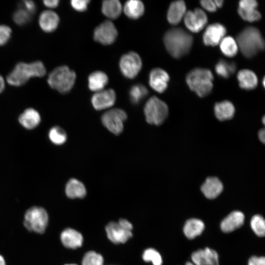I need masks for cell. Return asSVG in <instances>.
Listing matches in <instances>:
<instances>
[{"label": "cell", "mask_w": 265, "mask_h": 265, "mask_svg": "<svg viewBox=\"0 0 265 265\" xmlns=\"http://www.w3.org/2000/svg\"><path fill=\"white\" fill-rule=\"evenodd\" d=\"M248 265H265V257L252 256L248 260Z\"/></svg>", "instance_id": "cell-45"}, {"label": "cell", "mask_w": 265, "mask_h": 265, "mask_svg": "<svg viewBox=\"0 0 265 265\" xmlns=\"http://www.w3.org/2000/svg\"><path fill=\"white\" fill-rule=\"evenodd\" d=\"M20 124L26 129H33L39 124L41 117L39 112L33 108L26 109L18 118Z\"/></svg>", "instance_id": "cell-22"}, {"label": "cell", "mask_w": 265, "mask_h": 265, "mask_svg": "<svg viewBox=\"0 0 265 265\" xmlns=\"http://www.w3.org/2000/svg\"><path fill=\"white\" fill-rule=\"evenodd\" d=\"M46 73V68L42 62L37 60L30 63L19 62L7 75L6 80L9 84L20 86L31 77H41Z\"/></svg>", "instance_id": "cell-3"}, {"label": "cell", "mask_w": 265, "mask_h": 265, "mask_svg": "<svg viewBox=\"0 0 265 265\" xmlns=\"http://www.w3.org/2000/svg\"><path fill=\"white\" fill-rule=\"evenodd\" d=\"M108 82V78L104 72L97 71L91 73L88 78V88L97 92L104 89Z\"/></svg>", "instance_id": "cell-23"}, {"label": "cell", "mask_w": 265, "mask_h": 265, "mask_svg": "<svg viewBox=\"0 0 265 265\" xmlns=\"http://www.w3.org/2000/svg\"><path fill=\"white\" fill-rule=\"evenodd\" d=\"M142 62L135 52H130L123 54L119 61V68L122 75L128 79L136 77L140 71Z\"/></svg>", "instance_id": "cell-9"}, {"label": "cell", "mask_w": 265, "mask_h": 265, "mask_svg": "<svg viewBox=\"0 0 265 265\" xmlns=\"http://www.w3.org/2000/svg\"><path fill=\"white\" fill-rule=\"evenodd\" d=\"M118 35L117 28L114 24L105 21L97 26L94 31V39L97 42L105 45L114 43Z\"/></svg>", "instance_id": "cell-10"}, {"label": "cell", "mask_w": 265, "mask_h": 265, "mask_svg": "<svg viewBox=\"0 0 265 265\" xmlns=\"http://www.w3.org/2000/svg\"><path fill=\"white\" fill-rule=\"evenodd\" d=\"M250 226L254 233L259 237H265V219L260 214L252 216Z\"/></svg>", "instance_id": "cell-34"}, {"label": "cell", "mask_w": 265, "mask_h": 265, "mask_svg": "<svg viewBox=\"0 0 265 265\" xmlns=\"http://www.w3.org/2000/svg\"><path fill=\"white\" fill-rule=\"evenodd\" d=\"M11 32V29L9 26L0 25V46L5 44L8 41Z\"/></svg>", "instance_id": "cell-40"}, {"label": "cell", "mask_w": 265, "mask_h": 265, "mask_svg": "<svg viewBox=\"0 0 265 265\" xmlns=\"http://www.w3.org/2000/svg\"><path fill=\"white\" fill-rule=\"evenodd\" d=\"M38 21L39 26L43 30L51 32L57 27L59 23V17L54 11L46 10L41 13Z\"/></svg>", "instance_id": "cell-17"}, {"label": "cell", "mask_w": 265, "mask_h": 265, "mask_svg": "<svg viewBox=\"0 0 265 265\" xmlns=\"http://www.w3.org/2000/svg\"><path fill=\"white\" fill-rule=\"evenodd\" d=\"M237 66L234 62L219 59L215 65L216 73L224 79L229 78L236 71Z\"/></svg>", "instance_id": "cell-30"}, {"label": "cell", "mask_w": 265, "mask_h": 265, "mask_svg": "<svg viewBox=\"0 0 265 265\" xmlns=\"http://www.w3.org/2000/svg\"><path fill=\"white\" fill-rule=\"evenodd\" d=\"M127 118L126 112L122 109L115 108L107 110L102 116L104 126L112 133L118 135L124 128V123Z\"/></svg>", "instance_id": "cell-8"}, {"label": "cell", "mask_w": 265, "mask_h": 265, "mask_svg": "<svg viewBox=\"0 0 265 265\" xmlns=\"http://www.w3.org/2000/svg\"><path fill=\"white\" fill-rule=\"evenodd\" d=\"M103 258L94 251L87 252L83 257L82 265H103Z\"/></svg>", "instance_id": "cell-37"}, {"label": "cell", "mask_w": 265, "mask_h": 265, "mask_svg": "<svg viewBox=\"0 0 265 265\" xmlns=\"http://www.w3.org/2000/svg\"><path fill=\"white\" fill-rule=\"evenodd\" d=\"M44 4L50 8H55L58 5L59 1L58 0H45L43 1Z\"/></svg>", "instance_id": "cell-46"}, {"label": "cell", "mask_w": 265, "mask_h": 265, "mask_svg": "<svg viewBox=\"0 0 265 265\" xmlns=\"http://www.w3.org/2000/svg\"><path fill=\"white\" fill-rule=\"evenodd\" d=\"M147 88L141 84H136L131 87L129 91L131 102L133 104H138L148 94Z\"/></svg>", "instance_id": "cell-31"}, {"label": "cell", "mask_w": 265, "mask_h": 265, "mask_svg": "<svg viewBox=\"0 0 265 265\" xmlns=\"http://www.w3.org/2000/svg\"><path fill=\"white\" fill-rule=\"evenodd\" d=\"M219 45L221 52L229 57L236 55L239 50L236 40L230 36L224 37Z\"/></svg>", "instance_id": "cell-29"}, {"label": "cell", "mask_w": 265, "mask_h": 265, "mask_svg": "<svg viewBox=\"0 0 265 265\" xmlns=\"http://www.w3.org/2000/svg\"><path fill=\"white\" fill-rule=\"evenodd\" d=\"M239 86L242 89L251 90L258 85V79L252 70L244 69L239 70L237 74Z\"/></svg>", "instance_id": "cell-20"}, {"label": "cell", "mask_w": 265, "mask_h": 265, "mask_svg": "<svg viewBox=\"0 0 265 265\" xmlns=\"http://www.w3.org/2000/svg\"><path fill=\"white\" fill-rule=\"evenodd\" d=\"M207 265H219L218 255L214 250L206 247L204 249Z\"/></svg>", "instance_id": "cell-38"}, {"label": "cell", "mask_w": 265, "mask_h": 265, "mask_svg": "<svg viewBox=\"0 0 265 265\" xmlns=\"http://www.w3.org/2000/svg\"><path fill=\"white\" fill-rule=\"evenodd\" d=\"M0 265H6L5 260L1 255H0Z\"/></svg>", "instance_id": "cell-51"}, {"label": "cell", "mask_w": 265, "mask_h": 265, "mask_svg": "<svg viewBox=\"0 0 265 265\" xmlns=\"http://www.w3.org/2000/svg\"><path fill=\"white\" fill-rule=\"evenodd\" d=\"M116 98L113 89H103L95 92L91 98V103L95 109L101 110L111 107L115 102Z\"/></svg>", "instance_id": "cell-13"}, {"label": "cell", "mask_w": 265, "mask_h": 265, "mask_svg": "<svg viewBox=\"0 0 265 265\" xmlns=\"http://www.w3.org/2000/svg\"><path fill=\"white\" fill-rule=\"evenodd\" d=\"M205 229V224L200 219L191 218L185 223L183 232L186 237L189 239H193L200 235Z\"/></svg>", "instance_id": "cell-25"}, {"label": "cell", "mask_w": 265, "mask_h": 265, "mask_svg": "<svg viewBox=\"0 0 265 265\" xmlns=\"http://www.w3.org/2000/svg\"><path fill=\"white\" fill-rule=\"evenodd\" d=\"M223 184L216 177L207 178L201 187V190L206 197L212 199L216 198L222 192Z\"/></svg>", "instance_id": "cell-18"}, {"label": "cell", "mask_w": 265, "mask_h": 265, "mask_svg": "<svg viewBox=\"0 0 265 265\" xmlns=\"http://www.w3.org/2000/svg\"><path fill=\"white\" fill-rule=\"evenodd\" d=\"M227 32L226 27L220 23L209 25L203 35V41L206 46H215L219 44Z\"/></svg>", "instance_id": "cell-12"}, {"label": "cell", "mask_w": 265, "mask_h": 265, "mask_svg": "<svg viewBox=\"0 0 265 265\" xmlns=\"http://www.w3.org/2000/svg\"><path fill=\"white\" fill-rule=\"evenodd\" d=\"M60 238L64 246L72 249L81 246L83 241L81 234L71 228L64 230L61 234Z\"/></svg>", "instance_id": "cell-21"}, {"label": "cell", "mask_w": 265, "mask_h": 265, "mask_svg": "<svg viewBox=\"0 0 265 265\" xmlns=\"http://www.w3.org/2000/svg\"><path fill=\"white\" fill-rule=\"evenodd\" d=\"M144 112L148 123L159 125L167 117L168 107L164 102L156 96H152L146 103Z\"/></svg>", "instance_id": "cell-6"}, {"label": "cell", "mask_w": 265, "mask_h": 265, "mask_svg": "<svg viewBox=\"0 0 265 265\" xmlns=\"http://www.w3.org/2000/svg\"><path fill=\"white\" fill-rule=\"evenodd\" d=\"M19 5L23 7L32 14L34 15L36 11V5L31 0H24L20 2Z\"/></svg>", "instance_id": "cell-43"}, {"label": "cell", "mask_w": 265, "mask_h": 265, "mask_svg": "<svg viewBox=\"0 0 265 265\" xmlns=\"http://www.w3.org/2000/svg\"><path fill=\"white\" fill-rule=\"evenodd\" d=\"M4 80L3 77L0 75V93L4 90Z\"/></svg>", "instance_id": "cell-49"}, {"label": "cell", "mask_w": 265, "mask_h": 265, "mask_svg": "<svg viewBox=\"0 0 265 265\" xmlns=\"http://www.w3.org/2000/svg\"><path fill=\"white\" fill-rule=\"evenodd\" d=\"M33 15L26 9L19 5L13 14L12 18L16 24L22 26L29 23Z\"/></svg>", "instance_id": "cell-33"}, {"label": "cell", "mask_w": 265, "mask_h": 265, "mask_svg": "<svg viewBox=\"0 0 265 265\" xmlns=\"http://www.w3.org/2000/svg\"><path fill=\"white\" fill-rule=\"evenodd\" d=\"M217 8H220L222 6L224 1L222 0H214Z\"/></svg>", "instance_id": "cell-50"}, {"label": "cell", "mask_w": 265, "mask_h": 265, "mask_svg": "<svg viewBox=\"0 0 265 265\" xmlns=\"http://www.w3.org/2000/svg\"><path fill=\"white\" fill-rule=\"evenodd\" d=\"M238 49L247 58H251L265 50V40L256 27L248 26L237 35Z\"/></svg>", "instance_id": "cell-2"}, {"label": "cell", "mask_w": 265, "mask_h": 265, "mask_svg": "<svg viewBox=\"0 0 265 265\" xmlns=\"http://www.w3.org/2000/svg\"><path fill=\"white\" fill-rule=\"evenodd\" d=\"M125 14L131 19L141 17L145 10L143 2L139 0H130L125 2L123 8Z\"/></svg>", "instance_id": "cell-27"}, {"label": "cell", "mask_w": 265, "mask_h": 265, "mask_svg": "<svg viewBox=\"0 0 265 265\" xmlns=\"http://www.w3.org/2000/svg\"><path fill=\"white\" fill-rule=\"evenodd\" d=\"M200 3L204 9L210 12H215L217 8L214 0H201Z\"/></svg>", "instance_id": "cell-44"}, {"label": "cell", "mask_w": 265, "mask_h": 265, "mask_svg": "<svg viewBox=\"0 0 265 265\" xmlns=\"http://www.w3.org/2000/svg\"><path fill=\"white\" fill-rule=\"evenodd\" d=\"M90 2L88 0H73L71 1L72 7L79 12L85 11Z\"/></svg>", "instance_id": "cell-41"}, {"label": "cell", "mask_w": 265, "mask_h": 265, "mask_svg": "<svg viewBox=\"0 0 265 265\" xmlns=\"http://www.w3.org/2000/svg\"><path fill=\"white\" fill-rule=\"evenodd\" d=\"M48 222V215L43 208L34 206L28 209L25 212L24 225L30 232L43 234Z\"/></svg>", "instance_id": "cell-7"}, {"label": "cell", "mask_w": 265, "mask_h": 265, "mask_svg": "<svg viewBox=\"0 0 265 265\" xmlns=\"http://www.w3.org/2000/svg\"><path fill=\"white\" fill-rule=\"evenodd\" d=\"M262 84L263 85V87L265 89V76L263 77L262 80Z\"/></svg>", "instance_id": "cell-52"}, {"label": "cell", "mask_w": 265, "mask_h": 265, "mask_svg": "<svg viewBox=\"0 0 265 265\" xmlns=\"http://www.w3.org/2000/svg\"><path fill=\"white\" fill-rule=\"evenodd\" d=\"M184 20L186 26L189 30L198 32L207 24L208 17L202 9L197 8L186 12Z\"/></svg>", "instance_id": "cell-11"}, {"label": "cell", "mask_w": 265, "mask_h": 265, "mask_svg": "<svg viewBox=\"0 0 265 265\" xmlns=\"http://www.w3.org/2000/svg\"><path fill=\"white\" fill-rule=\"evenodd\" d=\"M244 215L240 211L231 212L223 219L220 228L224 233H230L240 228L244 223Z\"/></svg>", "instance_id": "cell-16"}, {"label": "cell", "mask_w": 265, "mask_h": 265, "mask_svg": "<svg viewBox=\"0 0 265 265\" xmlns=\"http://www.w3.org/2000/svg\"><path fill=\"white\" fill-rule=\"evenodd\" d=\"M48 136L50 141L56 145H62L67 138L65 131L58 126L52 127L49 132Z\"/></svg>", "instance_id": "cell-32"}, {"label": "cell", "mask_w": 265, "mask_h": 265, "mask_svg": "<svg viewBox=\"0 0 265 265\" xmlns=\"http://www.w3.org/2000/svg\"><path fill=\"white\" fill-rule=\"evenodd\" d=\"M65 193L70 198H82L86 194V188L83 184L76 179H71L65 186Z\"/></svg>", "instance_id": "cell-26"}, {"label": "cell", "mask_w": 265, "mask_h": 265, "mask_svg": "<svg viewBox=\"0 0 265 265\" xmlns=\"http://www.w3.org/2000/svg\"><path fill=\"white\" fill-rule=\"evenodd\" d=\"M118 223L123 228L132 231V225L127 220L121 219L119 220Z\"/></svg>", "instance_id": "cell-48"}, {"label": "cell", "mask_w": 265, "mask_h": 265, "mask_svg": "<svg viewBox=\"0 0 265 265\" xmlns=\"http://www.w3.org/2000/svg\"><path fill=\"white\" fill-rule=\"evenodd\" d=\"M185 265H194L191 262H186Z\"/></svg>", "instance_id": "cell-53"}, {"label": "cell", "mask_w": 265, "mask_h": 265, "mask_svg": "<svg viewBox=\"0 0 265 265\" xmlns=\"http://www.w3.org/2000/svg\"><path fill=\"white\" fill-rule=\"evenodd\" d=\"M163 42L168 53L175 58H180L190 51L192 43V36L184 29L172 28L164 34Z\"/></svg>", "instance_id": "cell-1"}, {"label": "cell", "mask_w": 265, "mask_h": 265, "mask_svg": "<svg viewBox=\"0 0 265 265\" xmlns=\"http://www.w3.org/2000/svg\"><path fill=\"white\" fill-rule=\"evenodd\" d=\"M216 117L220 121H225L233 118L235 108L233 104L229 101L216 103L214 107Z\"/></svg>", "instance_id": "cell-24"}, {"label": "cell", "mask_w": 265, "mask_h": 265, "mask_svg": "<svg viewBox=\"0 0 265 265\" xmlns=\"http://www.w3.org/2000/svg\"></svg>", "instance_id": "cell-54"}, {"label": "cell", "mask_w": 265, "mask_h": 265, "mask_svg": "<svg viewBox=\"0 0 265 265\" xmlns=\"http://www.w3.org/2000/svg\"><path fill=\"white\" fill-rule=\"evenodd\" d=\"M169 80L168 74L161 68H154L150 73L149 85L153 89L157 92H163L167 87Z\"/></svg>", "instance_id": "cell-15"}, {"label": "cell", "mask_w": 265, "mask_h": 265, "mask_svg": "<svg viewBox=\"0 0 265 265\" xmlns=\"http://www.w3.org/2000/svg\"><path fill=\"white\" fill-rule=\"evenodd\" d=\"M76 79L75 72L63 65L54 69L49 74L47 81L52 88L61 93H66L73 87Z\"/></svg>", "instance_id": "cell-5"}, {"label": "cell", "mask_w": 265, "mask_h": 265, "mask_svg": "<svg viewBox=\"0 0 265 265\" xmlns=\"http://www.w3.org/2000/svg\"><path fill=\"white\" fill-rule=\"evenodd\" d=\"M213 79L211 71L202 68L193 69L186 78L189 88L200 97H206L211 93L213 87Z\"/></svg>", "instance_id": "cell-4"}, {"label": "cell", "mask_w": 265, "mask_h": 265, "mask_svg": "<svg viewBox=\"0 0 265 265\" xmlns=\"http://www.w3.org/2000/svg\"><path fill=\"white\" fill-rule=\"evenodd\" d=\"M262 122L265 126V128L259 131L258 135L261 141L265 144V115L262 118Z\"/></svg>", "instance_id": "cell-47"}, {"label": "cell", "mask_w": 265, "mask_h": 265, "mask_svg": "<svg viewBox=\"0 0 265 265\" xmlns=\"http://www.w3.org/2000/svg\"><path fill=\"white\" fill-rule=\"evenodd\" d=\"M106 230L108 239L116 244L125 243L132 236L131 231L123 228L118 222L109 223Z\"/></svg>", "instance_id": "cell-14"}, {"label": "cell", "mask_w": 265, "mask_h": 265, "mask_svg": "<svg viewBox=\"0 0 265 265\" xmlns=\"http://www.w3.org/2000/svg\"><path fill=\"white\" fill-rule=\"evenodd\" d=\"M191 260L195 265H207L204 249H199L193 252Z\"/></svg>", "instance_id": "cell-39"}, {"label": "cell", "mask_w": 265, "mask_h": 265, "mask_svg": "<svg viewBox=\"0 0 265 265\" xmlns=\"http://www.w3.org/2000/svg\"><path fill=\"white\" fill-rule=\"evenodd\" d=\"M142 258L146 262H151L153 265H162V264L161 256L154 248L146 249L143 252Z\"/></svg>", "instance_id": "cell-36"}, {"label": "cell", "mask_w": 265, "mask_h": 265, "mask_svg": "<svg viewBox=\"0 0 265 265\" xmlns=\"http://www.w3.org/2000/svg\"><path fill=\"white\" fill-rule=\"evenodd\" d=\"M186 13V5L183 0L173 1L167 12V19L171 25L178 24Z\"/></svg>", "instance_id": "cell-19"}, {"label": "cell", "mask_w": 265, "mask_h": 265, "mask_svg": "<svg viewBox=\"0 0 265 265\" xmlns=\"http://www.w3.org/2000/svg\"><path fill=\"white\" fill-rule=\"evenodd\" d=\"M258 5L255 0H241L239 1L238 8L243 9H257Z\"/></svg>", "instance_id": "cell-42"}, {"label": "cell", "mask_w": 265, "mask_h": 265, "mask_svg": "<svg viewBox=\"0 0 265 265\" xmlns=\"http://www.w3.org/2000/svg\"><path fill=\"white\" fill-rule=\"evenodd\" d=\"M122 6L118 0H106L102 2V12L110 19H117L122 11Z\"/></svg>", "instance_id": "cell-28"}, {"label": "cell", "mask_w": 265, "mask_h": 265, "mask_svg": "<svg viewBox=\"0 0 265 265\" xmlns=\"http://www.w3.org/2000/svg\"><path fill=\"white\" fill-rule=\"evenodd\" d=\"M238 12L243 20L249 22L258 21L262 17L261 13L257 9H243L238 8Z\"/></svg>", "instance_id": "cell-35"}]
</instances>
